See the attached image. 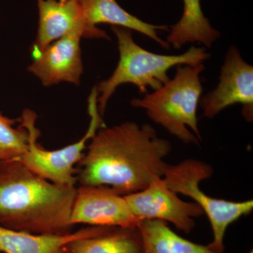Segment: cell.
Masks as SVG:
<instances>
[{
  "label": "cell",
  "mask_w": 253,
  "mask_h": 253,
  "mask_svg": "<svg viewBox=\"0 0 253 253\" xmlns=\"http://www.w3.org/2000/svg\"><path fill=\"white\" fill-rule=\"evenodd\" d=\"M205 68L204 63L178 65L172 79L144 97L133 99L131 106L144 109L153 122L181 142L199 145L202 137L197 109L203 92L201 74Z\"/></svg>",
  "instance_id": "obj_4"
},
{
  "label": "cell",
  "mask_w": 253,
  "mask_h": 253,
  "mask_svg": "<svg viewBox=\"0 0 253 253\" xmlns=\"http://www.w3.org/2000/svg\"><path fill=\"white\" fill-rule=\"evenodd\" d=\"M183 4L181 17L169 28L166 41L176 49L187 43L194 42L211 48L220 38V33L212 27L205 16L201 0H183Z\"/></svg>",
  "instance_id": "obj_14"
},
{
  "label": "cell",
  "mask_w": 253,
  "mask_h": 253,
  "mask_svg": "<svg viewBox=\"0 0 253 253\" xmlns=\"http://www.w3.org/2000/svg\"><path fill=\"white\" fill-rule=\"evenodd\" d=\"M249 253H253V251H250V252Z\"/></svg>",
  "instance_id": "obj_18"
},
{
  "label": "cell",
  "mask_w": 253,
  "mask_h": 253,
  "mask_svg": "<svg viewBox=\"0 0 253 253\" xmlns=\"http://www.w3.org/2000/svg\"><path fill=\"white\" fill-rule=\"evenodd\" d=\"M18 121L0 112V163L19 160L28 151L29 134L21 123L15 127Z\"/></svg>",
  "instance_id": "obj_17"
},
{
  "label": "cell",
  "mask_w": 253,
  "mask_h": 253,
  "mask_svg": "<svg viewBox=\"0 0 253 253\" xmlns=\"http://www.w3.org/2000/svg\"><path fill=\"white\" fill-rule=\"evenodd\" d=\"M139 219L131 212L125 196L102 186H80L76 189L71 224L90 226L137 227Z\"/></svg>",
  "instance_id": "obj_10"
},
{
  "label": "cell",
  "mask_w": 253,
  "mask_h": 253,
  "mask_svg": "<svg viewBox=\"0 0 253 253\" xmlns=\"http://www.w3.org/2000/svg\"><path fill=\"white\" fill-rule=\"evenodd\" d=\"M111 31L117 38L120 58L113 74L96 86L98 110L101 116L118 86L134 84L141 94L147 92L148 88L157 90L170 80L168 71L171 68L178 65L198 66L211 56L206 47L194 46L181 54H156L136 44L131 30L111 26Z\"/></svg>",
  "instance_id": "obj_3"
},
{
  "label": "cell",
  "mask_w": 253,
  "mask_h": 253,
  "mask_svg": "<svg viewBox=\"0 0 253 253\" xmlns=\"http://www.w3.org/2000/svg\"><path fill=\"white\" fill-rule=\"evenodd\" d=\"M82 38H91L85 26L75 28L39 52L32 54L33 61L28 71L46 86L62 82L78 85L83 73Z\"/></svg>",
  "instance_id": "obj_9"
},
{
  "label": "cell",
  "mask_w": 253,
  "mask_h": 253,
  "mask_svg": "<svg viewBox=\"0 0 253 253\" xmlns=\"http://www.w3.org/2000/svg\"><path fill=\"white\" fill-rule=\"evenodd\" d=\"M97 96L94 86L88 99L90 123L84 135L77 142L60 149L49 151L38 144L41 134L36 126V113L31 110L23 111L20 123L28 131L29 144L28 151L18 161L32 172L46 180L60 185L76 186V167L81 161L88 142L99 128L105 126L102 116L98 110Z\"/></svg>",
  "instance_id": "obj_6"
},
{
  "label": "cell",
  "mask_w": 253,
  "mask_h": 253,
  "mask_svg": "<svg viewBox=\"0 0 253 253\" xmlns=\"http://www.w3.org/2000/svg\"><path fill=\"white\" fill-rule=\"evenodd\" d=\"M88 29L96 39H109L106 32L97 28V25L109 24L139 32L157 42L160 46L169 49L168 42L158 36L160 31H169L164 25H154L129 14L116 0H78Z\"/></svg>",
  "instance_id": "obj_11"
},
{
  "label": "cell",
  "mask_w": 253,
  "mask_h": 253,
  "mask_svg": "<svg viewBox=\"0 0 253 253\" xmlns=\"http://www.w3.org/2000/svg\"><path fill=\"white\" fill-rule=\"evenodd\" d=\"M178 195L168 187L161 177L155 179L145 189L124 196L131 212L139 221L162 220L190 234L196 226L195 219L204 213L197 204L183 201Z\"/></svg>",
  "instance_id": "obj_8"
},
{
  "label": "cell",
  "mask_w": 253,
  "mask_h": 253,
  "mask_svg": "<svg viewBox=\"0 0 253 253\" xmlns=\"http://www.w3.org/2000/svg\"><path fill=\"white\" fill-rule=\"evenodd\" d=\"M111 226H90L62 235L33 234L0 225V253H63L66 245L81 238L99 235Z\"/></svg>",
  "instance_id": "obj_13"
},
{
  "label": "cell",
  "mask_w": 253,
  "mask_h": 253,
  "mask_svg": "<svg viewBox=\"0 0 253 253\" xmlns=\"http://www.w3.org/2000/svg\"><path fill=\"white\" fill-rule=\"evenodd\" d=\"M63 253H143L142 241L138 227H111L99 235L71 241Z\"/></svg>",
  "instance_id": "obj_15"
},
{
  "label": "cell",
  "mask_w": 253,
  "mask_h": 253,
  "mask_svg": "<svg viewBox=\"0 0 253 253\" xmlns=\"http://www.w3.org/2000/svg\"><path fill=\"white\" fill-rule=\"evenodd\" d=\"M76 186L54 184L18 160L0 163V225L33 234L72 232Z\"/></svg>",
  "instance_id": "obj_2"
},
{
  "label": "cell",
  "mask_w": 253,
  "mask_h": 253,
  "mask_svg": "<svg viewBox=\"0 0 253 253\" xmlns=\"http://www.w3.org/2000/svg\"><path fill=\"white\" fill-rule=\"evenodd\" d=\"M242 105L243 116L252 122L253 118V67L246 62L239 50L231 46L221 67L215 89L201 96L199 101L205 117L212 119L232 105Z\"/></svg>",
  "instance_id": "obj_7"
},
{
  "label": "cell",
  "mask_w": 253,
  "mask_h": 253,
  "mask_svg": "<svg viewBox=\"0 0 253 253\" xmlns=\"http://www.w3.org/2000/svg\"><path fill=\"white\" fill-rule=\"evenodd\" d=\"M39 23L32 54L39 52L75 28L85 26L95 38L83 18L78 0H38Z\"/></svg>",
  "instance_id": "obj_12"
},
{
  "label": "cell",
  "mask_w": 253,
  "mask_h": 253,
  "mask_svg": "<svg viewBox=\"0 0 253 253\" xmlns=\"http://www.w3.org/2000/svg\"><path fill=\"white\" fill-rule=\"evenodd\" d=\"M137 227L142 241L143 253H220L208 246L184 239L173 231L166 221L145 219Z\"/></svg>",
  "instance_id": "obj_16"
},
{
  "label": "cell",
  "mask_w": 253,
  "mask_h": 253,
  "mask_svg": "<svg viewBox=\"0 0 253 253\" xmlns=\"http://www.w3.org/2000/svg\"><path fill=\"white\" fill-rule=\"evenodd\" d=\"M213 168L200 160L189 158L175 165L166 163L163 179L176 194L188 196L207 215L212 229L213 239L208 245L216 252L224 253V237L229 226L240 218L249 215L253 210V200L235 201L216 199L201 189V183L209 179Z\"/></svg>",
  "instance_id": "obj_5"
},
{
  "label": "cell",
  "mask_w": 253,
  "mask_h": 253,
  "mask_svg": "<svg viewBox=\"0 0 253 253\" xmlns=\"http://www.w3.org/2000/svg\"><path fill=\"white\" fill-rule=\"evenodd\" d=\"M172 145L149 124L128 121L99 128L76 168L80 186H102L123 195L163 177Z\"/></svg>",
  "instance_id": "obj_1"
}]
</instances>
